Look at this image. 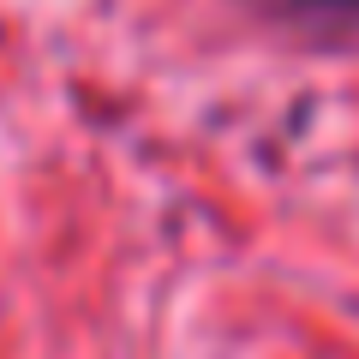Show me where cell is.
Masks as SVG:
<instances>
[{"instance_id":"1","label":"cell","mask_w":359,"mask_h":359,"mask_svg":"<svg viewBox=\"0 0 359 359\" xmlns=\"http://www.w3.org/2000/svg\"><path fill=\"white\" fill-rule=\"evenodd\" d=\"M245 6L287 25H359V0H245Z\"/></svg>"}]
</instances>
